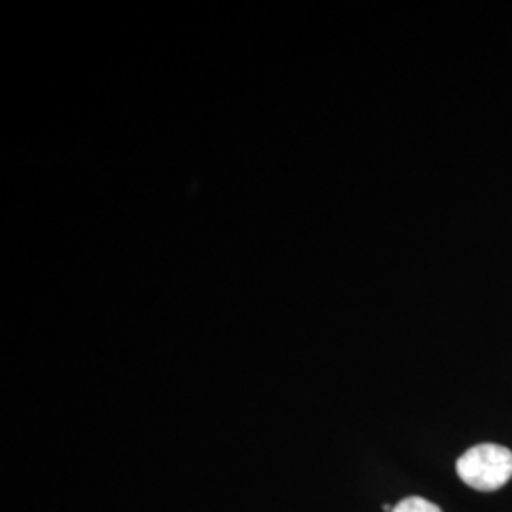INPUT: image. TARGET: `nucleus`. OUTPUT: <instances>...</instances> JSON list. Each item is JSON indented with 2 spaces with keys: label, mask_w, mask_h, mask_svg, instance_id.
I'll return each mask as SVG.
<instances>
[{
  "label": "nucleus",
  "mask_w": 512,
  "mask_h": 512,
  "mask_svg": "<svg viewBox=\"0 0 512 512\" xmlns=\"http://www.w3.org/2000/svg\"><path fill=\"white\" fill-rule=\"evenodd\" d=\"M456 471L473 490H501L512 478V452L499 444H478L458 459Z\"/></svg>",
  "instance_id": "obj_1"
},
{
  "label": "nucleus",
  "mask_w": 512,
  "mask_h": 512,
  "mask_svg": "<svg viewBox=\"0 0 512 512\" xmlns=\"http://www.w3.org/2000/svg\"><path fill=\"white\" fill-rule=\"evenodd\" d=\"M393 512H442L440 511L439 505H435V503H431V501H427V499H423V497H418V495H414V497H406L403 501H399L395 507H393Z\"/></svg>",
  "instance_id": "obj_2"
}]
</instances>
